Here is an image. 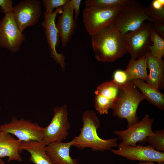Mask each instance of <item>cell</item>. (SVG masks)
<instances>
[{"mask_svg": "<svg viewBox=\"0 0 164 164\" xmlns=\"http://www.w3.org/2000/svg\"><path fill=\"white\" fill-rule=\"evenodd\" d=\"M91 36L95 57L98 61L112 62L129 53L125 35L112 23Z\"/></svg>", "mask_w": 164, "mask_h": 164, "instance_id": "obj_1", "label": "cell"}, {"mask_svg": "<svg viewBox=\"0 0 164 164\" xmlns=\"http://www.w3.org/2000/svg\"><path fill=\"white\" fill-rule=\"evenodd\" d=\"M82 127L79 135L74 138L72 146L80 149L91 148L94 151L111 150L118 147V138L103 139L97 135V129L100 126V120L96 113L91 110L85 111L83 114Z\"/></svg>", "mask_w": 164, "mask_h": 164, "instance_id": "obj_2", "label": "cell"}, {"mask_svg": "<svg viewBox=\"0 0 164 164\" xmlns=\"http://www.w3.org/2000/svg\"><path fill=\"white\" fill-rule=\"evenodd\" d=\"M121 91L118 99L112 109V114L128 122L127 128L139 121L137 111L138 108L145 97L139 92L132 81L119 86Z\"/></svg>", "mask_w": 164, "mask_h": 164, "instance_id": "obj_3", "label": "cell"}, {"mask_svg": "<svg viewBox=\"0 0 164 164\" xmlns=\"http://www.w3.org/2000/svg\"><path fill=\"white\" fill-rule=\"evenodd\" d=\"M145 9L138 1L129 0L119 9L112 24L116 29L125 35L149 20Z\"/></svg>", "mask_w": 164, "mask_h": 164, "instance_id": "obj_4", "label": "cell"}, {"mask_svg": "<svg viewBox=\"0 0 164 164\" xmlns=\"http://www.w3.org/2000/svg\"><path fill=\"white\" fill-rule=\"evenodd\" d=\"M154 121V118H150L149 115L145 114L141 120L126 130L114 131V133L118 136V140H121L118 145V149L134 146L138 142H146L147 138L154 134L152 127Z\"/></svg>", "mask_w": 164, "mask_h": 164, "instance_id": "obj_5", "label": "cell"}, {"mask_svg": "<svg viewBox=\"0 0 164 164\" xmlns=\"http://www.w3.org/2000/svg\"><path fill=\"white\" fill-rule=\"evenodd\" d=\"M53 110L54 114L50 122L43 128V141L46 145L51 142H61L66 139L70 128L67 105L55 107Z\"/></svg>", "mask_w": 164, "mask_h": 164, "instance_id": "obj_6", "label": "cell"}, {"mask_svg": "<svg viewBox=\"0 0 164 164\" xmlns=\"http://www.w3.org/2000/svg\"><path fill=\"white\" fill-rule=\"evenodd\" d=\"M120 9L86 6L83 18L86 31L92 36L111 24Z\"/></svg>", "mask_w": 164, "mask_h": 164, "instance_id": "obj_7", "label": "cell"}, {"mask_svg": "<svg viewBox=\"0 0 164 164\" xmlns=\"http://www.w3.org/2000/svg\"><path fill=\"white\" fill-rule=\"evenodd\" d=\"M43 128L36 123L24 118H12L8 123L0 125L2 131L15 135L22 142L43 141Z\"/></svg>", "mask_w": 164, "mask_h": 164, "instance_id": "obj_8", "label": "cell"}, {"mask_svg": "<svg viewBox=\"0 0 164 164\" xmlns=\"http://www.w3.org/2000/svg\"><path fill=\"white\" fill-rule=\"evenodd\" d=\"M25 40V35L19 29L13 13L5 14L0 21V46L16 53Z\"/></svg>", "mask_w": 164, "mask_h": 164, "instance_id": "obj_9", "label": "cell"}, {"mask_svg": "<svg viewBox=\"0 0 164 164\" xmlns=\"http://www.w3.org/2000/svg\"><path fill=\"white\" fill-rule=\"evenodd\" d=\"M152 23L145 22L138 28L125 35L131 59L145 56L151 45L150 33Z\"/></svg>", "mask_w": 164, "mask_h": 164, "instance_id": "obj_10", "label": "cell"}, {"mask_svg": "<svg viewBox=\"0 0 164 164\" xmlns=\"http://www.w3.org/2000/svg\"><path fill=\"white\" fill-rule=\"evenodd\" d=\"M13 14L19 29L22 32L26 27L38 22L41 14V5L36 0H22L14 6Z\"/></svg>", "mask_w": 164, "mask_h": 164, "instance_id": "obj_11", "label": "cell"}, {"mask_svg": "<svg viewBox=\"0 0 164 164\" xmlns=\"http://www.w3.org/2000/svg\"><path fill=\"white\" fill-rule=\"evenodd\" d=\"M110 151L115 155L132 161L164 162V152L158 151L149 145H128L117 149H112Z\"/></svg>", "mask_w": 164, "mask_h": 164, "instance_id": "obj_12", "label": "cell"}, {"mask_svg": "<svg viewBox=\"0 0 164 164\" xmlns=\"http://www.w3.org/2000/svg\"><path fill=\"white\" fill-rule=\"evenodd\" d=\"M63 7L56 9L51 14L44 13V19L41 24L44 29V33L50 48L51 56L63 70L66 66L65 57L63 54L59 53L56 50L59 36L55 21L57 15L58 13H62Z\"/></svg>", "mask_w": 164, "mask_h": 164, "instance_id": "obj_13", "label": "cell"}, {"mask_svg": "<svg viewBox=\"0 0 164 164\" xmlns=\"http://www.w3.org/2000/svg\"><path fill=\"white\" fill-rule=\"evenodd\" d=\"M121 91L120 87L112 80L104 82L97 87L94 93V108L101 114H107L112 108Z\"/></svg>", "mask_w": 164, "mask_h": 164, "instance_id": "obj_14", "label": "cell"}, {"mask_svg": "<svg viewBox=\"0 0 164 164\" xmlns=\"http://www.w3.org/2000/svg\"><path fill=\"white\" fill-rule=\"evenodd\" d=\"M68 2L63 7L62 14L59 16L56 23L63 47L67 46L74 34L77 26L76 21L73 18V9Z\"/></svg>", "mask_w": 164, "mask_h": 164, "instance_id": "obj_15", "label": "cell"}, {"mask_svg": "<svg viewBox=\"0 0 164 164\" xmlns=\"http://www.w3.org/2000/svg\"><path fill=\"white\" fill-rule=\"evenodd\" d=\"M147 68L149 69L146 83L154 88L162 89L164 88V62L162 58L153 56L149 51L145 56Z\"/></svg>", "mask_w": 164, "mask_h": 164, "instance_id": "obj_16", "label": "cell"}, {"mask_svg": "<svg viewBox=\"0 0 164 164\" xmlns=\"http://www.w3.org/2000/svg\"><path fill=\"white\" fill-rule=\"evenodd\" d=\"M72 140L67 143L62 141L51 142L46 146V154L56 164H79L77 160L70 155Z\"/></svg>", "mask_w": 164, "mask_h": 164, "instance_id": "obj_17", "label": "cell"}, {"mask_svg": "<svg viewBox=\"0 0 164 164\" xmlns=\"http://www.w3.org/2000/svg\"><path fill=\"white\" fill-rule=\"evenodd\" d=\"M22 141L15 138L11 134L0 129V158L8 157V162L15 160L20 162L22 159L19 153Z\"/></svg>", "mask_w": 164, "mask_h": 164, "instance_id": "obj_18", "label": "cell"}, {"mask_svg": "<svg viewBox=\"0 0 164 164\" xmlns=\"http://www.w3.org/2000/svg\"><path fill=\"white\" fill-rule=\"evenodd\" d=\"M46 146L43 141L31 140L22 142L20 149L29 153V160L34 164H56L46 154Z\"/></svg>", "mask_w": 164, "mask_h": 164, "instance_id": "obj_19", "label": "cell"}, {"mask_svg": "<svg viewBox=\"0 0 164 164\" xmlns=\"http://www.w3.org/2000/svg\"><path fill=\"white\" fill-rule=\"evenodd\" d=\"M133 85L139 89L148 101L161 110H164V94L154 87L141 79L132 81Z\"/></svg>", "mask_w": 164, "mask_h": 164, "instance_id": "obj_20", "label": "cell"}, {"mask_svg": "<svg viewBox=\"0 0 164 164\" xmlns=\"http://www.w3.org/2000/svg\"><path fill=\"white\" fill-rule=\"evenodd\" d=\"M145 56L137 60L131 59L125 70L128 74L129 80L135 79L146 80L148 73Z\"/></svg>", "mask_w": 164, "mask_h": 164, "instance_id": "obj_21", "label": "cell"}, {"mask_svg": "<svg viewBox=\"0 0 164 164\" xmlns=\"http://www.w3.org/2000/svg\"><path fill=\"white\" fill-rule=\"evenodd\" d=\"M145 13L149 22H164V0H153L146 8Z\"/></svg>", "mask_w": 164, "mask_h": 164, "instance_id": "obj_22", "label": "cell"}, {"mask_svg": "<svg viewBox=\"0 0 164 164\" xmlns=\"http://www.w3.org/2000/svg\"><path fill=\"white\" fill-rule=\"evenodd\" d=\"M150 40L153 44L149 48V51L154 56L162 58L164 56V38L159 36L152 28L150 33Z\"/></svg>", "mask_w": 164, "mask_h": 164, "instance_id": "obj_23", "label": "cell"}, {"mask_svg": "<svg viewBox=\"0 0 164 164\" xmlns=\"http://www.w3.org/2000/svg\"><path fill=\"white\" fill-rule=\"evenodd\" d=\"M129 0H87L85 2L86 6L101 8H120Z\"/></svg>", "mask_w": 164, "mask_h": 164, "instance_id": "obj_24", "label": "cell"}, {"mask_svg": "<svg viewBox=\"0 0 164 164\" xmlns=\"http://www.w3.org/2000/svg\"><path fill=\"white\" fill-rule=\"evenodd\" d=\"M152 135L148 137L145 142H147L156 150L164 152V130H158L153 131Z\"/></svg>", "mask_w": 164, "mask_h": 164, "instance_id": "obj_25", "label": "cell"}, {"mask_svg": "<svg viewBox=\"0 0 164 164\" xmlns=\"http://www.w3.org/2000/svg\"><path fill=\"white\" fill-rule=\"evenodd\" d=\"M43 6L45 8V13L50 14L54 11L55 9L64 6L69 0H43Z\"/></svg>", "mask_w": 164, "mask_h": 164, "instance_id": "obj_26", "label": "cell"}, {"mask_svg": "<svg viewBox=\"0 0 164 164\" xmlns=\"http://www.w3.org/2000/svg\"><path fill=\"white\" fill-rule=\"evenodd\" d=\"M112 80L119 86L124 85L130 81L125 70H120L114 72Z\"/></svg>", "mask_w": 164, "mask_h": 164, "instance_id": "obj_27", "label": "cell"}, {"mask_svg": "<svg viewBox=\"0 0 164 164\" xmlns=\"http://www.w3.org/2000/svg\"><path fill=\"white\" fill-rule=\"evenodd\" d=\"M11 0H0L1 12L5 14L12 13L14 6Z\"/></svg>", "mask_w": 164, "mask_h": 164, "instance_id": "obj_28", "label": "cell"}, {"mask_svg": "<svg viewBox=\"0 0 164 164\" xmlns=\"http://www.w3.org/2000/svg\"><path fill=\"white\" fill-rule=\"evenodd\" d=\"M152 28L159 36L164 38V22H155L152 23Z\"/></svg>", "mask_w": 164, "mask_h": 164, "instance_id": "obj_29", "label": "cell"}, {"mask_svg": "<svg viewBox=\"0 0 164 164\" xmlns=\"http://www.w3.org/2000/svg\"><path fill=\"white\" fill-rule=\"evenodd\" d=\"M81 1V0H69L68 2L75 12V17L74 19L76 21L78 19L80 13V7Z\"/></svg>", "mask_w": 164, "mask_h": 164, "instance_id": "obj_30", "label": "cell"}, {"mask_svg": "<svg viewBox=\"0 0 164 164\" xmlns=\"http://www.w3.org/2000/svg\"><path fill=\"white\" fill-rule=\"evenodd\" d=\"M138 164H164V162L156 163L155 162L152 161H145V162H141L138 163Z\"/></svg>", "mask_w": 164, "mask_h": 164, "instance_id": "obj_31", "label": "cell"}, {"mask_svg": "<svg viewBox=\"0 0 164 164\" xmlns=\"http://www.w3.org/2000/svg\"><path fill=\"white\" fill-rule=\"evenodd\" d=\"M0 164H5V162L0 158Z\"/></svg>", "mask_w": 164, "mask_h": 164, "instance_id": "obj_32", "label": "cell"}, {"mask_svg": "<svg viewBox=\"0 0 164 164\" xmlns=\"http://www.w3.org/2000/svg\"><path fill=\"white\" fill-rule=\"evenodd\" d=\"M1 107H0V111H1Z\"/></svg>", "mask_w": 164, "mask_h": 164, "instance_id": "obj_33", "label": "cell"}]
</instances>
